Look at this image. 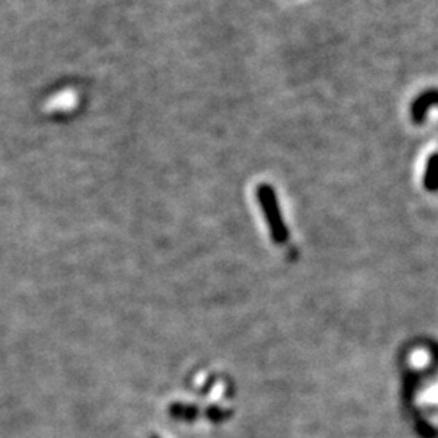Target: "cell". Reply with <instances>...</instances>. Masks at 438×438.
<instances>
[{"label": "cell", "mask_w": 438, "mask_h": 438, "mask_svg": "<svg viewBox=\"0 0 438 438\" xmlns=\"http://www.w3.org/2000/svg\"><path fill=\"white\" fill-rule=\"evenodd\" d=\"M257 197L263 208V214H265L273 241L276 243H284L287 241V237H289V231H287L286 224L282 221L281 209L279 204H277L275 190H273L268 184H261L260 187L257 188Z\"/></svg>", "instance_id": "1"}, {"label": "cell", "mask_w": 438, "mask_h": 438, "mask_svg": "<svg viewBox=\"0 0 438 438\" xmlns=\"http://www.w3.org/2000/svg\"><path fill=\"white\" fill-rule=\"evenodd\" d=\"M433 104H438V90H427L421 92V96L416 97L411 104V119L414 124H422L428 109Z\"/></svg>", "instance_id": "2"}, {"label": "cell", "mask_w": 438, "mask_h": 438, "mask_svg": "<svg viewBox=\"0 0 438 438\" xmlns=\"http://www.w3.org/2000/svg\"><path fill=\"white\" fill-rule=\"evenodd\" d=\"M78 97L75 90H62L57 95L49 97L44 104L46 112H68L78 104Z\"/></svg>", "instance_id": "3"}, {"label": "cell", "mask_w": 438, "mask_h": 438, "mask_svg": "<svg viewBox=\"0 0 438 438\" xmlns=\"http://www.w3.org/2000/svg\"><path fill=\"white\" fill-rule=\"evenodd\" d=\"M423 185L428 192L438 190V154H433L427 163L425 175H423Z\"/></svg>", "instance_id": "4"}]
</instances>
